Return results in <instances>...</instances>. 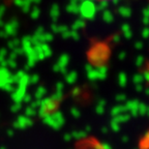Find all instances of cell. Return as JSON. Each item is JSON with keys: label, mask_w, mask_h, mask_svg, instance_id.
Returning a JSON list of instances; mask_svg holds the SVG:
<instances>
[{"label": "cell", "mask_w": 149, "mask_h": 149, "mask_svg": "<svg viewBox=\"0 0 149 149\" xmlns=\"http://www.w3.org/2000/svg\"><path fill=\"white\" fill-rule=\"evenodd\" d=\"M76 149H107L97 139L87 137L80 140L76 144Z\"/></svg>", "instance_id": "obj_1"}, {"label": "cell", "mask_w": 149, "mask_h": 149, "mask_svg": "<svg viewBox=\"0 0 149 149\" xmlns=\"http://www.w3.org/2000/svg\"><path fill=\"white\" fill-rule=\"evenodd\" d=\"M96 1H109V0H96Z\"/></svg>", "instance_id": "obj_2"}]
</instances>
